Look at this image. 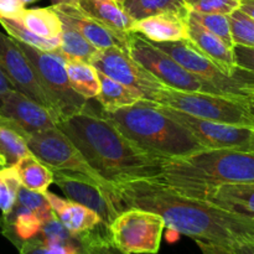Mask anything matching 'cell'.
<instances>
[{"mask_svg": "<svg viewBox=\"0 0 254 254\" xmlns=\"http://www.w3.org/2000/svg\"><path fill=\"white\" fill-rule=\"evenodd\" d=\"M119 213L128 208L151 211L173 228L193 241L232 252L254 243V220L230 212L205 200L189 197L153 179L111 185Z\"/></svg>", "mask_w": 254, "mask_h": 254, "instance_id": "1", "label": "cell"}, {"mask_svg": "<svg viewBox=\"0 0 254 254\" xmlns=\"http://www.w3.org/2000/svg\"><path fill=\"white\" fill-rule=\"evenodd\" d=\"M72 141L89 168L108 185L156 179L164 159L134 145L112 122L89 106L56 124Z\"/></svg>", "mask_w": 254, "mask_h": 254, "instance_id": "2", "label": "cell"}, {"mask_svg": "<svg viewBox=\"0 0 254 254\" xmlns=\"http://www.w3.org/2000/svg\"><path fill=\"white\" fill-rule=\"evenodd\" d=\"M153 180L171 190L203 200L223 184H254V153L236 149H203L181 158L164 159L163 170Z\"/></svg>", "mask_w": 254, "mask_h": 254, "instance_id": "3", "label": "cell"}, {"mask_svg": "<svg viewBox=\"0 0 254 254\" xmlns=\"http://www.w3.org/2000/svg\"><path fill=\"white\" fill-rule=\"evenodd\" d=\"M101 114L134 145L161 159L181 158L205 149L189 129L164 113L153 101L140 99Z\"/></svg>", "mask_w": 254, "mask_h": 254, "instance_id": "4", "label": "cell"}, {"mask_svg": "<svg viewBox=\"0 0 254 254\" xmlns=\"http://www.w3.org/2000/svg\"><path fill=\"white\" fill-rule=\"evenodd\" d=\"M154 102L197 118L246 127L254 130V116L251 113L248 104L228 97L183 92L164 84L156 92Z\"/></svg>", "mask_w": 254, "mask_h": 254, "instance_id": "5", "label": "cell"}, {"mask_svg": "<svg viewBox=\"0 0 254 254\" xmlns=\"http://www.w3.org/2000/svg\"><path fill=\"white\" fill-rule=\"evenodd\" d=\"M15 41L31 62L37 79L51 102L57 123L88 107L87 99L72 88L64 67L66 61L60 55L56 52L41 51L17 40Z\"/></svg>", "mask_w": 254, "mask_h": 254, "instance_id": "6", "label": "cell"}, {"mask_svg": "<svg viewBox=\"0 0 254 254\" xmlns=\"http://www.w3.org/2000/svg\"><path fill=\"white\" fill-rule=\"evenodd\" d=\"M127 49L134 61L170 88L222 96L210 81L184 68L168 54L154 46L143 35L129 32Z\"/></svg>", "mask_w": 254, "mask_h": 254, "instance_id": "7", "label": "cell"}, {"mask_svg": "<svg viewBox=\"0 0 254 254\" xmlns=\"http://www.w3.org/2000/svg\"><path fill=\"white\" fill-rule=\"evenodd\" d=\"M114 245L128 254H156L165 222L160 215L140 208L119 213L109 226Z\"/></svg>", "mask_w": 254, "mask_h": 254, "instance_id": "8", "label": "cell"}, {"mask_svg": "<svg viewBox=\"0 0 254 254\" xmlns=\"http://www.w3.org/2000/svg\"><path fill=\"white\" fill-rule=\"evenodd\" d=\"M27 148L30 153L34 154L51 171L82 174L107 188L111 186L89 168L76 146L57 127L30 134L27 138Z\"/></svg>", "mask_w": 254, "mask_h": 254, "instance_id": "9", "label": "cell"}, {"mask_svg": "<svg viewBox=\"0 0 254 254\" xmlns=\"http://www.w3.org/2000/svg\"><path fill=\"white\" fill-rule=\"evenodd\" d=\"M89 64L109 78L139 92L143 99L154 102L156 92L164 86L156 77L134 61L128 51L119 47L98 50Z\"/></svg>", "mask_w": 254, "mask_h": 254, "instance_id": "10", "label": "cell"}, {"mask_svg": "<svg viewBox=\"0 0 254 254\" xmlns=\"http://www.w3.org/2000/svg\"><path fill=\"white\" fill-rule=\"evenodd\" d=\"M160 109L192 133L205 149H236L248 151L253 129L201 119L166 106Z\"/></svg>", "mask_w": 254, "mask_h": 254, "instance_id": "11", "label": "cell"}, {"mask_svg": "<svg viewBox=\"0 0 254 254\" xmlns=\"http://www.w3.org/2000/svg\"><path fill=\"white\" fill-rule=\"evenodd\" d=\"M54 173V183L61 189L67 200L79 203L99 216L104 223L111 226L119 215L114 202L111 186H104L94 179L82 174H68L61 171Z\"/></svg>", "mask_w": 254, "mask_h": 254, "instance_id": "12", "label": "cell"}, {"mask_svg": "<svg viewBox=\"0 0 254 254\" xmlns=\"http://www.w3.org/2000/svg\"><path fill=\"white\" fill-rule=\"evenodd\" d=\"M0 69L14 89L49 109L55 117L51 102L40 84L31 62L17 46L16 41L2 32H0Z\"/></svg>", "mask_w": 254, "mask_h": 254, "instance_id": "13", "label": "cell"}, {"mask_svg": "<svg viewBox=\"0 0 254 254\" xmlns=\"http://www.w3.org/2000/svg\"><path fill=\"white\" fill-rule=\"evenodd\" d=\"M0 116L14 122L29 135L56 127V119L49 109L14 88L2 98Z\"/></svg>", "mask_w": 254, "mask_h": 254, "instance_id": "14", "label": "cell"}, {"mask_svg": "<svg viewBox=\"0 0 254 254\" xmlns=\"http://www.w3.org/2000/svg\"><path fill=\"white\" fill-rule=\"evenodd\" d=\"M52 9L57 12L62 22L77 30L97 50L119 47V49L128 51L127 49L128 37L119 36L112 30L107 29L106 26L84 14L74 2L52 5Z\"/></svg>", "mask_w": 254, "mask_h": 254, "instance_id": "15", "label": "cell"}, {"mask_svg": "<svg viewBox=\"0 0 254 254\" xmlns=\"http://www.w3.org/2000/svg\"><path fill=\"white\" fill-rule=\"evenodd\" d=\"M45 196L49 200L56 217L61 221L67 231L76 238V241L82 236L93 231L103 222L96 212L79 205V203L67 200V198L64 200L50 191H46Z\"/></svg>", "mask_w": 254, "mask_h": 254, "instance_id": "16", "label": "cell"}, {"mask_svg": "<svg viewBox=\"0 0 254 254\" xmlns=\"http://www.w3.org/2000/svg\"><path fill=\"white\" fill-rule=\"evenodd\" d=\"M131 32L143 35L154 42L180 41L189 39L188 17L176 14H160L134 21Z\"/></svg>", "mask_w": 254, "mask_h": 254, "instance_id": "17", "label": "cell"}, {"mask_svg": "<svg viewBox=\"0 0 254 254\" xmlns=\"http://www.w3.org/2000/svg\"><path fill=\"white\" fill-rule=\"evenodd\" d=\"M188 32L189 40L203 55L215 62L225 73L233 74L237 68L233 56V49L228 47L220 37L206 30L190 16L188 17Z\"/></svg>", "mask_w": 254, "mask_h": 254, "instance_id": "18", "label": "cell"}, {"mask_svg": "<svg viewBox=\"0 0 254 254\" xmlns=\"http://www.w3.org/2000/svg\"><path fill=\"white\" fill-rule=\"evenodd\" d=\"M41 220L30 208L19 202L0 217V231L17 250L27 241L36 237L41 231Z\"/></svg>", "mask_w": 254, "mask_h": 254, "instance_id": "19", "label": "cell"}, {"mask_svg": "<svg viewBox=\"0 0 254 254\" xmlns=\"http://www.w3.org/2000/svg\"><path fill=\"white\" fill-rule=\"evenodd\" d=\"M203 200L254 220V184H223L208 191Z\"/></svg>", "mask_w": 254, "mask_h": 254, "instance_id": "20", "label": "cell"}, {"mask_svg": "<svg viewBox=\"0 0 254 254\" xmlns=\"http://www.w3.org/2000/svg\"><path fill=\"white\" fill-rule=\"evenodd\" d=\"M82 11L97 22L118 34L128 37L134 20L122 9L116 0H72Z\"/></svg>", "mask_w": 254, "mask_h": 254, "instance_id": "21", "label": "cell"}, {"mask_svg": "<svg viewBox=\"0 0 254 254\" xmlns=\"http://www.w3.org/2000/svg\"><path fill=\"white\" fill-rule=\"evenodd\" d=\"M29 134L10 119L0 116V169L11 168L20 159L30 154Z\"/></svg>", "mask_w": 254, "mask_h": 254, "instance_id": "22", "label": "cell"}, {"mask_svg": "<svg viewBox=\"0 0 254 254\" xmlns=\"http://www.w3.org/2000/svg\"><path fill=\"white\" fill-rule=\"evenodd\" d=\"M98 77L101 89H99V93L94 97V99L101 104L103 112L117 111L123 107L131 106L135 102L143 99L139 92L109 78L106 74L98 72Z\"/></svg>", "mask_w": 254, "mask_h": 254, "instance_id": "23", "label": "cell"}, {"mask_svg": "<svg viewBox=\"0 0 254 254\" xmlns=\"http://www.w3.org/2000/svg\"><path fill=\"white\" fill-rule=\"evenodd\" d=\"M121 6L134 21L160 14L189 17L190 12L185 0H124Z\"/></svg>", "mask_w": 254, "mask_h": 254, "instance_id": "24", "label": "cell"}, {"mask_svg": "<svg viewBox=\"0 0 254 254\" xmlns=\"http://www.w3.org/2000/svg\"><path fill=\"white\" fill-rule=\"evenodd\" d=\"M14 168L21 185L31 191L45 193L54 183V173L31 153L20 159Z\"/></svg>", "mask_w": 254, "mask_h": 254, "instance_id": "25", "label": "cell"}, {"mask_svg": "<svg viewBox=\"0 0 254 254\" xmlns=\"http://www.w3.org/2000/svg\"><path fill=\"white\" fill-rule=\"evenodd\" d=\"M67 77L72 88L88 99L94 98L99 93L101 83L97 69L89 62L79 61V60H66L64 62Z\"/></svg>", "mask_w": 254, "mask_h": 254, "instance_id": "26", "label": "cell"}, {"mask_svg": "<svg viewBox=\"0 0 254 254\" xmlns=\"http://www.w3.org/2000/svg\"><path fill=\"white\" fill-rule=\"evenodd\" d=\"M17 20L26 29L41 37L54 39L61 35L62 21L52 6L25 9Z\"/></svg>", "mask_w": 254, "mask_h": 254, "instance_id": "27", "label": "cell"}, {"mask_svg": "<svg viewBox=\"0 0 254 254\" xmlns=\"http://www.w3.org/2000/svg\"><path fill=\"white\" fill-rule=\"evenodd\" d=\"M60 46L56 50V54L62 59L66 60H79V61L89 62L98 50L89 41H87L77 30L69 25L62 22V31L60 35Z\"/></svg>", "mask_w": 254, "mask_h": 254, "instance_id": "28", "label": "cell"}, {"mask_svg": "<svg viewBox=\"0 0 254 254\" xmlns=\"http://www.w3.org/2000/svg\"><path fill=\"white\" fill-rule=\"evenodd\" d=\"M0 25L4 27L7 35L11 36L12 39L45 52H55L59 49L60 42H61L60 37L46 39V37H41L39 35L34 34L29 29H26L21 24V21L17 19H6V17L0 16Z\"/></svg>", "mask_w": 254, "mask_h": 254, "instance_id": "29", "label": "cell"}, {"mask_svg": "<svg viewBox=\"0 0 254 254\" xmlns=\"http://www.w3.org/2000/svg\"><path fill=\"white\" fill-rule=\"evenodd\" d=\"M77 242L81 247L82 254H128L114 245L109 226L104 222L89 233L79 237Z\"/></svg>", "mask_w": 254, "mask_h": 254, "instance_id": "30", "label": "cell"}, {"mask_svg": "<svg viewBox=\"0 0 254 254\" xmlns=\"http://www.w3.org/2000/svg\"><path fill=\"white\" fill-rule=\"evenodd\" d=\"M189 16L192 20H195L197 24L205 27L213 35L220 37L228 47L233 49L235 42L232 39V32H231V25L228 15L221 14H203V12L190 11Z\"/></svg>", "mask_w": 254, "mask_h": 254, "instance_id": "31", "label": "cell"}, {"mask_svg": "<svg viewBox=\"0 0 254 254\" xmlns=\"http://www.w3.org/2000/svg\"><path fill=\"white\" fill-rule=\"evenodd\" d=\"M20 186L21 183L14 166L0 169V211L2 215L14 207Z\"/></svg>", "mask_w": 254, "mask_h": 254, "instance_id": "32", "label": "cell"}, {"mask_svg": "<svg viewBox=\"0 0 254 254\" xmlns=\"http://www.w3.org/2000/svg\"><path fill=\"white\" fill-rule=\"evenodd\" d=\"M235 45L254 47V19L237 9L228 15Z\"/></svg>", "mask_w": 254, "mask_h": 254, "instance_id": "33", "label": "cell"}, {"mask_svg": "<svg viewBox=\"0 0 254 254\" xmlns=\"http://www.w3.org/2000/svg\"><path fill=\"white\" fill-rule=\"evenodd\" d=\"M16 202L30 208L41 220V222H45L49 218H51L52 216H55L51 205H50L45 193L31 191L29 189L24 188L22 185L20 186L19 192H17Z\"/></svg>", "mask_w": 254, "mask_h": 254, "instance_id": "34", "label": "cell"}, {"mask_svg": "<svg viewBox=\"0 0 254 254\" xmlns=\"http://www.w3.org/2000/svg\"><path fill=\"white\" fill-rule=\"evenodd\" d=\"M39 237L44 241L45 245H61V243H77L76 238L67 231L61 221L52 216L47 221L42 222Z\"/></svg>", "mask_w": 254, "mask_h": 254, "instance_id": "35", "label": "cell"}, {"mask_svg": "<svg viewBox=\"0 0 254 254\" xmlns=\"http://www.w3.org/2000/svg\"><path fill=\"white\" fill-rule=\"evenodd\" d=\"M190 11L231 15L240 9L241 0H185Z\"/></svg>", "mask_w": 254, "mask_h": 254, "instance_id": "36", "label": "cell"}, {"mask_svg": "<svg viewBox=\"0 0 254 254\" xmlns=\"http://www.w3.org/2000/svg\"><path fill=\"white\" fill-rule=\"evenodd\" d=\"M236 66L254 73V47L235 45L233 46Z\"/></svg>", "mask_w": 254, "mask_h": 254, "instance_id": "37", "label": "cell"}, {"mask_svg": "<svg viewBox=\"0 0 254 254\" xmlns=\"http://www.w3.org/2000/svg\"><path fill=\"white\" fill-rule=\"evenodd\" d=\"M25 10L21 0H0V16L6 19H19Z\"/></svg>", "mask_w": 254, "mask_h": 254, "instance_id": "38", "label": "cell"}, {"mask_svg": "<svg viewBox=\"0 0 254 254\" xmlns=\"http://www.w3.org/2000/svg\"><path fill=\"white\" fill-rule=\"evenodd\" d=\"M19 252L20 254H46V245L37 235L35 238L25 242Z\"/></svg>", "mask_w": 254, "mask_h": 254, "instance_id": "39", "label": "cell"}, {"mask_svg": "<svg viewBox=\"0 0 254 254\" xmlns=\"http://www.w3.org/2000/svg\"><path fill=\"white\" fill-rule=\"evenodd\" d=\"M195 242L196 245L198 246V248H200L201 253L202 254H233L232 252H230V251H226L223 250V248L208 245V243L201 242V241H195Z\"/></svg>", "mask_w": 254, "mask_h": 254, "instance_id": "40", "label": "cell"}, {"mask_svg": "<svg viewBox=\"0 0 254 254\" xmlns=\"http://www.w3.org/2000/svg\"><path fill=\"white\" fill-rule=\"evenodd\" d=\"M12 88H14V87L11 86V83L9 82V79L5 77V74L2 73L1 69H0V103H1V101H2V98H4L5 94H6L7 92Z\"/></svg>", "mask_w": 254, "mask_h": 254, "instance_id": "41", "label": "cell"}, {"mask_svg": "<svg viewBox=\"0 0 254 254\" xmlns=\"http://www.w3.org/2000/svg\"><path fill=\"white\" fill-rule=\"evenodd\" d=\"M240 10L254 19V0H241Z\"/></svg>", "mask_w": 254, "mask_h": 254, "instance_id": "42", "label": "cell"}, {"mask_svg": "<svg viewBox=\"0 0 254 254\" xmlns=\"http://www.w3.org/2000/svg\"><path fill=\"white\" fill-rule=\"evenodd\" d=\"M233 254H254V243H248V245H242L236 247L232 251Z\"/></svg>", "mask_w": 254, "mask_h": 254, "instance_id": "43", "label": "cell"}, {"mask_svg": "<svg viewBox=\"0 0 254 254\" xmlns=\"http://www.w3.org/2000/svg\"><path fill=\"white\" fill-rule=\"evenodd\" d=\"M180 233L178 232V231L173 230V228H166V233H165V240L166 242L170 243V245H173V243H176L179 241V238H180Z\"/></svg>", "mask_w": 254, "mask_h": 254, "instance_id": "44", "label": "cell"}, {"mask_svg": "<svg viewBox=\"0 0 254 254\" xmlns=\"http://www.w3.org/2000/svg\"><path fill=\"white\" fill-rule=\"evenodd\" d=\"M248 151H250V153H254V130L252 133V138H251V143H250V148H248Z\"/></svg>", "mask_w": 254, "mask_h": 254, "instance_id": "45", "label": "cell"}, {"mask_svg": "<svg viewBox=\"0 0 254 254\" xmlns=\"http://www.w3.org/2000/svg\"><path fill=\"white\" fill-rule=\"evenodd\" d=\"M52 5H59V4H64V2H72V0H51Z\"/></svg>", "mask_w": 254, "mask_h": 254, "instance_id": "46", "label": "cell"}, {"mask_svg": "<svg viewBox=\"0 0 254 254\" xmlns=\"http://www.w3.org/2000/svg\"><path fill=\"white\" fill-rule=\"evenodd\" d=\"M22 2H24L25 5L26 4H31V2H35V1H37V0H21Z\"/></svg>", "mask_w": 254, "mask_h": 254, "instance_id": "47", "label": "cell"}, {"mask_svg": "<svg viewBox=\"0 0 254 254\" xmlns=\"http://www.w3.org/2000/svg\"><path fill=\"white\" fill-rule=\"evenodd\" d=\"M248 107H250V111H251V113H252L253 116H254V104H248Z\"/></svg>", "mask_w": 254, "mask_h": 254, "instance_id": "48", "label": "cell"}, {"mask_svg": "<svg viewBox=\"0 0 254 254\" xmlns=\"http://www.w3.org/2000/svg\"><path fill=\"white\" fill-rule=\"evenodd\" d=\"M116 1H117V2H118V4H119V5H122V2H123V1H124V0H116Z\"/></svg>", "mask_w": 254, "mask_h": 254, "instance_id": "49", "label": "cell"}, {"mask_svg": "<svg viewBox=\"0 0 254 254\" xmlns=\"http://www.w3.org/2000/svg\"><path fill=\"white\" fill-rule=\"evenodd\" d=\"M81 254H82V252H81Z\"/></svg>", "mask_w": 254, "mask_h": 254, "instance_id": "50", "label": "cell"}]
</instances>
